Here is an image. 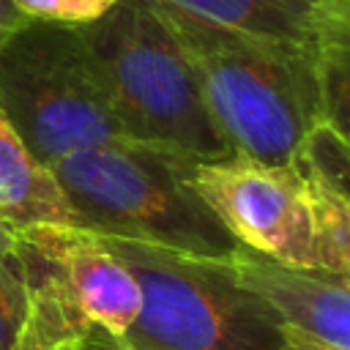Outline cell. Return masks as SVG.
Listing matches in <instances>:
<instances>
[{
	"mask_svg": "<svg viewBox=\"0 0 350 350\" xmlns=\"http://www.w3.org/2000/svg\"><path fill=\"white\" fill-rule=\"evenodd\" d=\"M14 5L27 19L57 22L66 27H82L98 16H104L115 0H14Z\"/></svg>",
	"mask_w": 350,
	"mask_h": 350,
	"instance_id": "12",
	"label": "cell"
},
{
	"mask_svg": "<svg viewBox=\"0 0 350 350\" xmlns=\"http://www.w3.org/2000/svg\"><path fill=\"white\" fill-rule=\"evenodd\" d=\"M112 350H131V347H129V345H123V342H120V339H118V342H115V347H112Z\"/></svg>",
	"mask_w": 350,
	"mask_h": 350,
	"instance_id": "14",
	"label": "cell"
},
{
	"mask_svg": "<svg viewBox=\"0 0 350 350\" xmlns=\"http://www.w3.org/2000/svg\"><path fill=\"white\" fill-rule=\"evenodd\" d=\"M77 30L126 139L197 161L235 153L208 109L183 46L156 8L115 0L104 16Z\"/></svg>",
	"mask_w": 350,
	"mask_h": 350,
	"instance_id": "2",
	"label": "cell"
},
{
	"mask_svg": "<svg viewBox=\"0 0 350 350\" xmlns=\"http://www.w3.org/2000/svg\"><path fill=\"white\" fill-rule=\"evenodd\" d=\"M0 221L22 230L71 224V211L52 172L38 164L0 109Z\"/></svg>",
	"mask_w": 350,
	"mask_h": 350,
	"instance_id": "10",
	"label": "cell"
},
{
	"mask_svg": "<svg viewBox=\"0 0 350 350\" xmlns=\"http://www.w3.org/2000/svg\"><path fill=\"white\" fill-rule=\"evenodd\" d=\"M191 186L243 246L287 265L314 268V213L293 164L246 156L194 161Z\"/></svg>",
	"mask_w": 350,
	"mask_h": 350,
	"instance_id": "7",
	"label": "cell"
},
{
	"mask_svg": "<svg viewBox=\"0 0 350 350\" xmlns=\"http://www.w3.org/2000/svg\"><path fill=\"white\" fill-rule=\"evenodd\" d=\"M320 66L350 49V0H148Z\"/></svg>",
	"mask_w": 350,
	"mask_h": 350,
	"instance_id": "9",
	"label": "cell"
},
{
	"mask_svg": "<svg viewBox=\"0 0 350 350\" xmlns=\"http://www.w3.org/2000/svg\"><path fill=\"white\" fill-rule=\"evenodd\" d=\"M148 5L161 14L183 46L208 109L238 156L290 164L304 134L325 123L312 60L254 44L178 8Z\"/></svg>",
	"mask_w": 350,
	"mask_h": 350,
	"instance_id": "3",
	"label": "cell"
},
{
	"mask_svg": "<svg viewBox=\"0 0 350 350\" xmlns=\"http://www.w3.org/2000/svg\"><path fill=\"white\" fill-rule=\"evenodd\" d=\"M27 276L16 230L0 221V350H16L27 323Z\"/></svg>",
	"mask_w": 350,
	"mask_h": 350,
	"instance_id": "11",
	"label": "cell"
},
{
	"mask_svg": "<svg viewBox=\"0 0 350 350\" xmlns=\"http://www.w3.org/2000/svg\"><path fill=\"white\" fill-rule=\"evenodd\" d=\"M194 161L156 145L112 139L55 161L49 172L66 197L71 227L232 260L241 241L191 186Z\"/></svg>",
	"mask_w": 350,
	"mask_h": 350,
	"instance_id": "1",
	"label": "cell"
},
{
	"mask_svg": "<svg viewBox=\"0 0 350 350\" xmlns=\"http://www.w3.org/2000/svg\"><path fill=\"white\" fill-rule=\"evenodd\" d=\"M30 19L14 5V0H0V46L19 30L25 27Z\"/></svg>",
	"mask_w": 350,
	"mask_h": 350,
	"instance_id": "13",
	"label": "cell"
},
{
	"mask_svg": "<svg viewBox=\"0 0 350 350\" xmlns=\"http://www.w3.org/2000/svg\"><path fill=\"white\" fill-rule=\"evenodd\" d=\"M27 323L16 350H112L139 312V287L109 246L71 224L16 230Z\"/></svg>",
	"mask_w": 350,
	"mask_h": 350,
	"instance_id": "5",
	"label": "cell"
},
{
	"mask_svg": "<svg viewBox=\"0 0 350 350\" xmlns=\"http://www.w3.org/2000/svg\"><path fill=\"white\" fill-rule=\"evenodd\" d=\"M98 238L139 287L137 320L120 336L131 350H290L276 314L230 260Z\"/></svg>",
	"mask_w": 350,
	"mask_h": 350,
	"instance_id": "4",
	"label": "cell"
},
{
	"mask_svg": "<svg viewBox=\"0 0 350 350\" xmlns=\"http://www.w3.org/2000/svg\"><path fill=\"white\" fill-rule=\"evenodd\" d=\"M238 282L276 314L290 350H350V276L301 268L249 246L232 254Z\"/></svg>",
	"mask_w": 350,
	"mask_h": 350,
	"instance_id": "8",
	"label": "cell"
},
{
	"mask_svg": "<svg viewBox=\"0 0 350 350\" xmlns=\"http://www.w3.org/2000/svg\"><path fill=\"white\" fill-rule=\"evenodd\" d=\"M0 109L46 170L77 153L126 139L77 27L30 19L0 46Z\"/></svg>",
	"mask_w": 350,
	"mask_h": 350,
	"instance_id": "6",
	"label": "cell"
}]
</instances>
